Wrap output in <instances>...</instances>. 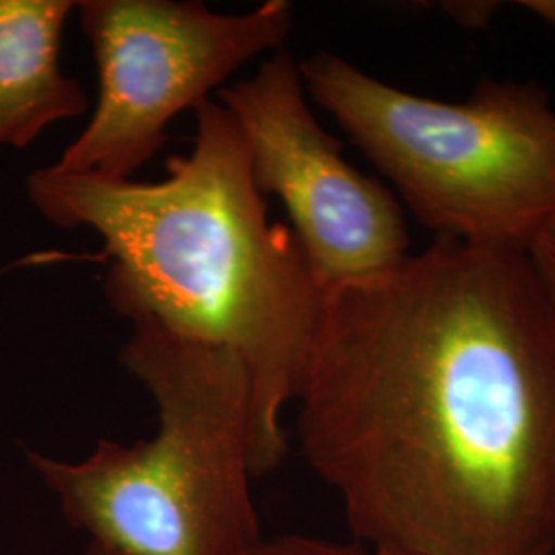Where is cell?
<instances>
[{"label":"cell","instance_id":"6da1fadb","mask_svg":"<svg viewBox=\"0 0 555 555\" xmlns=\"http://www.w3.org/2000/svg\"><path fill=\"white\" fill-rule=\"evenodd\" d=\"M297 401L360 543L555 555V305L527 254L437 238L330 288Z\"/></svg>","mask_w":555,"mask_h":555},{"label":"cell","instance_id":"7a4b0ae2","mask_svg":"<svg viewBox=\"0 0 555 555\" xmlns=\"http://www.w3.org/2000/svg\"><path fill=\"white\" fill-rule=\"evenodd\" d=\"M194 114V149L167 160L163 181H101L50 165L25 188L48 222L103 238V291L121 318L155 319L241 358L261 477L288 449L280 416L307 375L323 291L295 231L268 219L235 119L219 101H199Z\"/></svg>","mask_w":555,"mask_h":555},{"label":"cell","instance_id":"3957f363","mask_svg":"<svg viewBox=\"0 0 555 555\" xmlns=\"http://www.w3.org/2000/svg\"><path fill=\"white\" fill-rule=\"evenodd\" d=\"M121 364L155 399L159 428L101 438L82 461L27 451L66 520L116 555H243L259 539L249 490V377L227 348L130 319Z\"/></svg>","mask_w":555,"mask_h":555},{"label":"cell","instance_id":"277c9868","mask_svg":"<svg viewBox=\"0 0 555 555\" xmlns=\"http://www.w3.org/2000/svg\"><path fill=\"white\" fill-rule=\"evenodd\" d=\"M298 70L311 100L437 238L527 254L552 219L555 107L535 82L488 79L465 101H440L330 52Z\"/></svg>","mask_w":555,"mask_h":555},{"label":"cell","instance_id":"5b68a950","mask_svg":"<svg viewBox=\"0 0 555 555\" xmlns=\"http://www.w3.org/2000/svg\"><path fill=\"white\" fill-rule=\"evenodd\" d=\"M77 9L100 70V100L52 169L101 181L132 179L165 146L171 119L249 60L278 52L293 29L286 0L243 15L196 0H82Z\"/></svg>","mask_w":555,"mask_h":555},{"label":"cell","instance_id":"8992f818","mask_svg":"<svg viewBox=\"0 0 555 555\" xmlns=\"http://www.w3.org/2000/svg\"><path fill=\"white\" fill-rule=\"evenodd\" d=\"M251 157L263 196L282 199L323 293L377 276L410 256L401 204L354 169L305 100L298 62L278 50L254 79L219 91Z\"/></svg>","mask_w":555,"mask_h":555},{"label":"cell","instance_id":"52a82bcc","mask_svg":"<svg viewBox=\"0 0 555 555\" xmlns=\"http://www.w3.org/2000/svg\"><path fill=\"white\" fill-rule=\"evenodd\" d=\"M70 0H0V146L25 149L46 128L87 112L79 82L60 70Z\"/></svg>","mask_w":555,"mask_h":555},{"label":"cell","instance_id":"ba28073f","mask_svg":"<svg viewBox=\"0 0 555 555\" xmlns=\"http://www.w3.org/2000/svg\"><path fill=\"white\" fill-rule=\"evenodd\" d=\"M243 555H377L369 552L360 541H330L319 537L282 535L276 539H259Z\"/></svg>","mask_w":555,"mask_h":555},{"label":"cell","instance_id":"9c48e42d","mask_svg":"<svg viewBox=\"0 0 555 555\" xmlns=\"http://www.w3.org/2000/svg\"><path fill=\"white\" fill-rule=\"evenodd\" d=\"M527 256L555 305V212L531 243Z\"/></svg>","mask_w":555,"mask_h":555},{"label":"cell","instance_id":"30bf717a","mask_svg":"<svg viewBox=\"0 0 555 555\" xmlns=\"http://www.w3.org/2000/svg\"><path fill=\"white\" fill-rule=\"evenodd\" d=\"M442 11L463 27H481L500 11L498 2H444Z\"/></svg>","mask_w":555,"mask_h":555},{"label":"cell","instance_id":"8fae6325","mask_svg":"<svg viewBox=\"0 0 555 555\" xmlns=\"http://www.w3.org/2000/svg\"><path fill=\"white\" fill-rule=\"evenodd\" d=\"M520 7L555 27V0H527Z\"/></svg>","mask_w":555,"mask_h":555},{"label":"cell","instance_id":"7c38bea8","mask_svg":"<svg viewBox=\"0 0 555 555\" xmlns=\"http://www.w3.org/2000/svg\"><path fill=\"white\" fill-rule=\"evenodd\" d=\"M85 555H116L112 554V552H107V550H103L100 545H95V543H91L89 545V550H87V554Z\"/></svg>","mask_w":555,"mask_h":555},{"label":"cell","instance_id":"4fadbf2b","mask_svg":"<svg viewBox=\"0 0 555 555\" xmlns=\"http://www.w3.org/2000/svg\"><path fill=\"white\" fill-rule=\"evenodd\" d=\"M377 555H403V554H393V552H377Z\"/></svg>","mask_w":555,"mask_h":555}]
</instances>
